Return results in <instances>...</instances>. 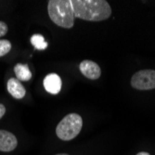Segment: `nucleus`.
Instances as JSON below:
<instances>
[{"instance_id": "1", "label": "nucleus", "mask_w": 155, "mask_h": 155, "mask_svg": "<svg viewBox=\"0 0 155 155\" xmlns=\"http://www.w3.org/2000/svg\"><path fill=\"white\" fill-rule=\"evenodd\" d=\"M71 2L75 18L101 21L111 15V8L105 0H71Z\"/></svg>"}, {"instance_id": "2", "label": "nucleus", "mask_w": 155, "mask_h": 155, "mask_svg": "<svg viewBox=\"0 0 155 155\" xmlns=\"http://www.w3.org/2000/svg\"><path fill=\"white\" fill-rule=\"evenodd\" d=\"M51 21L61 27L72 28L74 24V13L71 0H50L48 5Z\"/></svg>"}, {"instance_id": "3", "label": "nucleus", "mask_w": 155, "mask_h": 155, "mask_svg": "<svg viewBox=\"0 0 155 155\" xmlns=\"http://www.w3.org/2000/svg\"><path fill=\"white\" fill-rule=\"evenodd\" d=\"M82 126V117L77 114H70L59 123L56 128V134L61 140L68 141L78 136Z\"/></svg>"}, {"instance_id": "4", "label": "nucleus", "mask_w": 155, "mask_h": 155, "mask_svg": "<svg viewBox=\"0 0 155 155\" xmlns=\"http://www.w3.org/2000/svg\"><path fill=\"white\" fill-rule=\"evenodd\" d=\"M131 86L138 90H150L155 88V71L141 70L131 78Z\"/></svg>"}, {"instance_id": "5", "label": "nucleus", "mask_w": 155, "mask_h": 155, "mask_svg": "<svg viewBox=\"0 0 155 155\" xmlns=\"http://www.w3.org/2000/svg\"><path fill=\"white\" fill-rule=\"evenodd\" d=\"M79 67L81 73L88 79L96 80L101 77V70L100 66L92 61H83Z\"/></svg>"}, {"instance_id": "6", "label": "nucleus", "mask_w": 155, "mask_h": 155, "mask_svg": "<svg viewBox=\"0 0 155 155\" xmlns=\"http://www.w3.org/2000/svg\"><path fill=\"white\" fill-rule=\"evenodd\" d=\"M17 144V138L12 133L6 130H0V151H12L15 150Z\"/></svg>"}, {"instance_id": "7", "label": "nucleus", "mask_w": 155, "mask_h": 155, "mask_svg": "<svg viewBox=\"0 0 155 155\" xmlns=\"http://www.w3.org/2000/svg\"><path fill=\"white\" fill-rule=\"evenodd\" d=\"M44 87L47 92L56 95L61 89V79L56 74H49L44 79Z\"/></svg>"}, {"instance_id": "8", "label": "nucleus", "mask_w": 155, "mask_h": 155, "mask_svg": "<svg viewBox=\"0 0 155 155\" xmlns=\"http://www.w3.org/2000/svg\"><path fill=\"white\" fill-rule=\"evenodd\" d=\"M7 88L9 94L16 100H21L26 94L24 87L17 78H10L8 81Z\"/></svg>"}, {"instance_id": "9", "label": "nucleus", "mask_w": 155, "mask_h": 155, "mask_svg": "<svg viewBox=\"0 0 155 155\" xmlns=\"http://www.w3.org/2000/svg\"><path fill=\"white\" fill-rule=\"evenodd\" d=\"M14 72H15L16 77L19 81L27 82L32 78V73L27 64L18 63L14 67Z\"/></svg>"}, {"instance_id": "10", "label": "nucleus", "mask_w": 155, "mask_h": 155, "mask_svg": "<svg viewBox=\"0 0 155 155\" xmlns=\"http://www.w3.org/2000/svg\"><path fill=\"white\" fill-rule=\"evenodd\" d=\"M31 43L38 50H44L48 48V43L45 41L44 36L38 34L34 35L31 37Z\"/></svg>"}, {"instance_id": "11", "label": "nucleus", "mask_w": 155, "mask_h": 155, "mask_svg": "<svg viewBox=\"0 0 155 155\" xmlns=\"http://www.w3.org/2000/svg\"><path fill=\"white\" fill-rule=\"evenodd\" d=\"M11 49V43L7 39L0 40V57L8 54Z\"/></svg>"}, {"instance_id": "12", "label": "nucleus", "mask_w": 155, "mask_h": 155, "mask_svg": "<svg viewBox=\"0 0 155 155\" xmlns=\"http://www.w3.org/2000/svg\"><path fill=\"white\" fill-rule=\"evenodd\" d=\"M8 25L3 21H0V37L4 36L8 33Z\"/></svg>"}, {"instance_id": "13", "label": "nucleus", "mask_w": 155, "mask_h": 155, "mask_svg": "<svg viewBox=\"0 0 155 155\" xmlns=\"http://www.w3.org/2000/svg\"><path fill=\"white\" fill-rule=\"evenodd\" d=\"M5 112H6V107L3 104L0 103V119H1L4 116Z\"/></svg>"}, {"instance_id": "14", "label": "nucleus", "mask_w": 155, "mask_h": 155, "mask_svg": "<svg viewBox=\"0 0 155 155\" xmlns=\"http://www.w3.org/2000/svg\"><path fill=\"white\" fill-rule=\"evenodd\" d=\"M137 155H150V154H149L148 152H145V151H141V152H138Z\"/></svg>"}, {"instance_id": "15", "label": "nucleus", "mask_w": 155, "mask_h": 155, "mask_svg": "<svg viewBox=\"0 0 155 155\" xmlns=\"http://www.w3.org/2000/svg\"><path fill=\"white\" fill-rule=\"evenodd\" d=\"M56 155H69V154H66V153H60V154H56Z\"/></svg>"}]
</instances>
